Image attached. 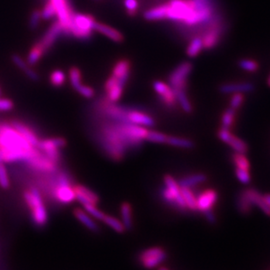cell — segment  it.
Here are the masks:
<instances>
[{"label": "cell", "instance_id": "ab89813d", "mask_svg": "<svg viewBox=\"0 0 270 270\" xmlns=\"http://www.w3.org/2000/svg\"><path fill=\"white\" fill-rule=\"evenodd\" d=\"M239 66L244 70L248 72H256L259 69V63L257 61L249 59H242L238 62Z\"/></svg>", "mask_w": 270, "mask_h": 270}, {"label": "cell", "instance_id": "b9f144b4", "mask_svg": "<svg viewBox=\"0 0 270 270\" xmlns=\"http://www.w3.org/2000/svg\"><path fill=\"white\" fill-rule=\"evenodd\" d=\"M84 208H85V211L88 212L93 218H96V219H98V220H101V221L103 220V218L105 216V212L99 210L97 208V206L86 205V206H84Z\"/></svg>", "mask_w": 270, "mask_h": 270}, {"label": "cell", "instance_id": "7a4b0ae2", "mask_svg": "<svg viewBox=\"0 0 270 270\" xmlns=\"http://www.w3.org/2000/svg\"><path fill=\"white\" fill-rule=\"evenodd\" d=\"M24 200L31 211V217L34 225L43 227L49 221V214L40 191L34 187L24 191Z\"/></svg>", "mask_w": 270, "mask_h": 270}, {"label": "cell", "instance_id": "f1b7e54d", "mask_svg": "<svg viewBox=\"0 0 270 270\" xmlns=\"http://www.w3.org/2000/svg\"><path fill=\"white\" fill-rule=\"evenodd\" d=\"M45 52L46 51L43 49V47L39 42H37L30 49L29 55H28V58H27V62L29 63V65L36 64L37 62L40 60V58L44 55Z\"/></svg>", "mask_w": 270, "mask_h": 270}, {"label": "cell", "instance_id": "8fae6325", "mask_svg": "<svg viewBox=\"0 0 270 270\" xmlns=\"http://www.w3.org/2000/svg\"><path fill=\"white\" fill-rule=\"evenodd\" d=\"M218 136L223 142L230 146L236 153H246L248 147L244 141L232 134L230 130L221 127L218 131Z\"/></svg>", "mask_w": 270, "mask_h": 270}, {"label": "cell", "instance_id": "7bdbcfd3", "mask_svg": "<svg viewBox=\"0 0 270 270\" xmlns=\"http://www.w3.org/2000/svg\"><path fill=\"white\" fill-rule=\"evenodd\" d=\"M40 13H41V19L45 20H49L54 18V17L57 16L56 9H55L54 5L50 1H49L47 4H45L44 8L40 12Z\"/></svg>", "mask_w": 270, "mask_h": 270}, {"label": "cell", "instance_id": "74e56055", "mask_svg": "<svg viewBox=\"0 0 270 270\" xmlns=\"http://www.w3.org/2000/svg\"><path fill=\"white\" fill-rule=\"evenodd\" d=\"M65 80H66V76L64 72L61 71L60 69L54 70L50 75V83L55 87L62 86L65 83Z\"/></svg>", "mask_w": 270, "mask_h": 270}, {"label": "cell", "instance_id": "ee69618b", "mask_svg": "<svg viewBox=\"0 0 270 270\" xmlns=\"http://www.w3.org/2000/svg\"><path fill=\"white\" fill-rule=\"evenodd\" d=\"M0 187L3 189H8L10 187L8 173L3 162H0Z\"/></svg>", "mask_w": 270, "mask_h": 270}, {"label": "cell", "instance_id": "ffe728a7", "mask_svg": "<svg viewBox=\"0 0 270 270\" xmlns=\"http://www.w3.org/2000/svg\"><path fill=\"white\" fill-rule=\"evenodd\" d=\"M254 90V85L252 83H237V84H226L222 85L218 90L223 94H234V93L251 92Z\"/></svg>", "mask_w": 270, "mask_h": 270}, {"label": "cell", "instance_id": "4fadbf2b", "mask_svg": "<svg viewBox=\"0 0 270 270\" xmlns=\"http://www.w3.org/2000/svg\"><path fill=\"white\" fill-rule=\"evenodd\" d=\"M153 89L157 92L159 97L164 105L169 107H173L177 104L176 94L170 85L161 81H155L153 84Z\"/></svg>", "mask_w": 270, "mask_h": 270}, {"label": "cell", "instance_id": "44dd1931", "mask_svg": "<svg viewBox=\"0 0 270 270\" xmlns=\"http://www.w3.org/2000/svg\"><path fill=\"white\" fill-rule=\"evenodd\" d=\"M10 125H12L13 128H15L27 141H29L32 147L36 148L38 142H39V139L37 137L36 134L33 133V131L30 129L28 125H25L22 122L17 120L11 121Z\"/></svg>", "mask_w": 270, "mask_h": 270}, {"label": "cell", "instance_id": "681fc988", "mask_svg": "<svg viewBox=\"0 0 270 270\" xmlns=\"http://www.w3.org/2000/svg\"><path fill=\"white\" fill-rule=\"evenodd\" d=\"M125 6L127 10V13L130 16H134L136 14L138 10V1L137 0H125Z\"/></svg>", "mask_w": 270, "mask_h": 270}, {"label": "cell", "instance_id": "ba28073f", "mask_svg": "<svg viewBox=\"0 0 270 270\" xmlns=\"http://www.w3.org/2000/svg\"><path fill=\"white\" fill-rule=\"evenodd\" d=\"M54 197L63 205H69L76 199L74 187L69 183V179L63 174L58 178L57 188L54 190Z\"/></svg>", "mask_w": 270, "mask_h": 270}, {"label": "cell", "instance_id": "f546056e", "mask_svg": "<svg viewBox=\"0 0 270 270\" xmlns=\"http://www.w3.org/2000/svg\"><path fill=\"white\" fill-rule=\"evenodd\" d=\"M181 193L182 195V198L184 199V202H185L187 209L192 210V211L198 210V202H197V198L195 197L193 192L189 188L181 187Z\"/></svg>", "mask_w": 270, "mask_h": 270}, {"label": "cell", "instance_id": "e575fe53", "mask_svg": "<svg viewBox=\"0 0 270 270\" xmlns=\"http://www.w3.org/2000/svg\"><path fill=\"white\" fill-rule=\"evenodd\" d=\"M176 97L178 103L181 105L182 110L187 113H191L193 111V107L190 103L189 98L186 95L185 90H180L176 93Z\"/></svg>", "mask_w": 270, "mask_h": 270}, {"label": "cell", "instance_id": "60d3db41", "mask_svg": "<svg viewBox=\"0 0 270 270\" xmlns=\"http://www.w3.org/2000/svg\"><path fill=\"white\" fill-rule=\"evenodd\" d=\"M123 89L124 87H122L121 85H117L113 86L112 89H110L108 91H106L107 94V98L111 102H117L120 99L121 96L123 94Z\"/></svg>", "mask_w": 270, "mask_h": 270}, {"label": "cell", "instance_id": "816d5d0a", "mask_svg": "<svg viewBox=\"0 0 270 270\" xmlns=\"http://www.w3.org/2000/svg\"><path fill=\"white\" fill-rule=\"evenodd\" d=\"M205 213V215H206V218L208 221L210 222V224H214V223H216V217H215V215H214L213 212H212V210H207V211H206V212H204Z\"/></svg>", "mask_w": 270, "mask_h": 270}, {"label": "cell", "instance_id": "d590c367", "mask_svg": "<svg viewBox=\"0 0 270 270\" xmlns=\"http://www.w3.org/2000/svg\"><path fill=\"white\" fill-rule=\"evenodd\" d=\"M235 110L232 109L229 107L228 109L226 110V112L223 113L221 118L222 127L230 130L232 125L234 124V119H235V114H236Z\"/></svg>", "mask_w": 270, "mask_h": 270}, {"label": "cell", "instance_id": "836d02e7", "mask_svg": "<svg viewBox=\"0 0 270 270\" xmlns=\"http://www.w3.org/2000/svg\"><path fill=\"white\" fill-rule=\"evenodd\" d=\"M232 160L236 166L237 169L240 170H250V163L248 159L245 156V153H235L232 155Z\"/></svg>", "mask_w": 270, "mask_h": 270}, {"label": "cell", "instance_id": "db71d44e", "mask_svg": "<svg viewBox=\"0 0 270 270\" xmlns=\"http://www.w3.org/2000/svg\"><path fill=\"white\" fill-rule=\"evenodd\" d=\"M267 84H268V86L270 88V74L269 76V78H268V81H267Z\"/></svg>", "mask_w": 270, "mask_h": 270}, {"label": "cell", "instance_id": "3957f363", "mask_svg": "<svg viewBox=\"0 0 270 270\" xmlns=\"http://www.w3.org/2000/svg\"><path fill=\"white\" fill-rule=\"evenodd\" d=\"M35 149L10 124L0 123V150L32 151Z\"/></svg>", "mask_w": 270, "mask_h": 270}, {"label": "cell", "instance_id": "30bf717a", "mask_svg": "<svg viewBox=\"0 0 270 270\" xmlns=\"http://www.w3.org/2000/svg\"><path fill=\"white\" fill-rule=\"evenodd\" d=\"M210 22L209 29L206 30L205 35L202 38L204 49H212L215 46H217L223 32L222 25L218 19L212 18Z\"/></svg>", "mask_w": 270, "mask_h": 270}, {"label": "cell", "instance_id": "ac0fdd59", "mask_svg": "<svg viewBox=\"0 0 270 270\" xmlns=\"http://www.w3.org/2000/svg\"><path fill=\"white\" fill-rule=\"evenodd\" d=\"M126 123H131L134 125H142V126H153L154 120L150 115L145 113L138 112V111H127L126 115Z\"/></svg>", "mask_w": 270, "mask_h": 270}, {"label": "cell", "instance_id": "e0dca14e", "mask_svg": "<svg viewBox=\"0 0 270 270\" xmlns=\"http://www.w3.org/2000/svg\"><path fill=\"white\" fill-rule=\"evenodd\" d=\"M218 200V193L215 190H207L202 192L198 198V210L202 212H206L207 210H211L214 204Z\"/></svg>", "mask_w": 270, "mask_h": 270}, {"label": "cell", "instance_id": "484cf974", "mask_svg": "<svg viewBox=\"0 0 270 270\" xmlns=\"http://www.w3.org/2000/svg\"><path fill=\"white\" fill-rule=\"evenodd\" d=\"M207 181V176L203 173L194 174L191 176H189L187 178H181V180L178 182L180 187L183 188H191L195 185L200 184L202 182H205Z\"/></svg>", "mask_w": 270, "mask_h": 270}, {"label": "cell", "instance_id": "9c48e42d", "mask_svg": "<svg viewBox=\"0 0 270 270\" xmlns=\"http://www.w3.org/2000/svg\"><path fill=\"white\" fill-rule=\"evenodd\" d=\"M52 3L54 7L57 12V16L58 17V21L60 22L62 28V31L66 34H69L70 23L72 19L74 12L70 8L68 0H49Z\"/></svg>", "mask_w": 270, "mask_h": 270}, {"label": "cell", "instance_id": "9a60e30c", "mask_svg": "<svg viewBox=\"0 0 270 270\" xmlns=\"http://www.w3.org/2000/svg\"><path fill=\"white\" fill-rule=\"evenodd\" d=\"M130 71H131V61L126 58H123L118 60L113 66L112 75L117 78L120 85L125 87V84L129 78Z\"/></svg>", "mask_w": 270, "mask_h": 270}, {"label": "cell", "instance_id": "bcb514c9", "mask_svg": "<svg viewBox=\"0 0 270 270\" xmlns=\"http://www.w3.org/2000/svg\"><path fill=\"white\" fill-rule=\"evenodd\" d=\"M235 175L238 178L239 181H241L242 183L247 184L251 181L250 174L248 172V170H240L236 168Z\"/></svg>", "mask_w": 270, "mask_h": 270}, {"label": "cell", "instance_id": "f5cc1de1", "mask_svg": "<svg viewBox=\"0 0 270 270\" xmlns=\"http://www.w3.org/2000/svg\"><path fill=\"white\" fill-rule=\"evenodd\" d=\"M264 198H265V200H266L267 203H268V205L270 206V194L264 195Z\"/></svg>", "mask_w": 270, "mask_h": 270}, {"label": "cell", "instance_id": "7402d4cb", "mask_svg": "<svg viewBox=\"0 0 270 270\" xmlns=\"http://www.w3.org/2000/svg\"><path fill=\"white\" fill-rule=\"evenodd\" d=\"M73 214L77 220L80 222L81 224H83L87 229H89L93 233H97L99 231V227L96 221L88 212L85 211V209L83 210L80 208H75L73 210Z\"/></svg>", "mask_w": 270, "mask_h": 270}, {"label": "cell", "instance_id": "f907efd6", "mask_svg": "<svg viewBox=\"0 0 270 270\" xmlns=\"http://www.w3.org/2000/svg\"><path fill=\"white\" fill-rule=\"evenodd\" d=\"M14 104L11 99L0 97V112H8L13 109Z\"/></svg>", "mask_w": 270, "mask_h": 270}, {"label": "cell", "instance_id": "c3c4849f", "mask_svg": "<svg viewBox=\"0 0 270 270\" xmlns=\"http://www.w3.org/2000/svg\"><path fill=\"white\" fill-rule=\"evenodd\" d=\"M77 91L82 97L85 98H92L95 96V90L87 85H81L80 87L77 90Z\"/></svg>", "mask_w": 270, "mask_h": 270}, {"label": "cell", "instance_id": "603a6c76", "mask_svg": "<svg viewBox=\"0 0 270 270\" xmlns=\"http://www.w3.org/2000/svg\"><path fill=\"white\" fill-rule=\"evenodd\" d=\"M246 196L249 198L251 203L255 206H258L260 209H262L264 213L270 216V206L268 205L264 196L261 195V193L254 189H247L245 190Z\"/></svg>", "mask_w": 270, "mask_h": 270}, {"label": "cell", "instance_id": "8992f818", "mask_svg": "<svg viewBox=\"0 0 270 270\" xmlns=\"http://www.w3.org/2000/svg\"><path fill=\"white\" fill-rule=\"evenodd\" d=\"M67 145V141L63 138H51L43 141H39L37 150H40L47 157L49 158L55 163L60 161V149Z\"/></svg>", "mask_w": 270, "mask_h": 270}, {"label": "cell", "instance_id": "277c9868", "mask_svg": "<svg viewBox=\"0 0 270 270\" xmlns=\"http://www.w3.org/2000/svg\"><path fill=\"white\" fill-rule=\"evenodd\" d=\"M96 20L91 15L75 13L73 14L69 29V34L81 39L87 40L92 35L94 24Z\"/></svg>", "mask_w": 270, "mask_h": 270}, {"label": "cell", "instance_id": "cb8c5ba5", "mask_svg": "<svg viewBox=\"0 0 270 270\" xmlns=\"http://www.w3.org/2000/svg\"><path fill=\"white\" fill-rule=\"evenodd\" d=\"M12 62L16 65L17 67H18L20 70H22V71L25 73V75L29 77V78H30L31 80H39V78H40V77H39V75H38V74L30 67V65H29V63H28L27 61H25L19 55H16V54H15V55H12Z\"/></svg>", "mask_w": 270, "mask_h": 270}, {"label": "cell", "instance_id": "2e32d148", "mask_svg": "<svg viewBox=\"0 0 270 270\" xmlns=\"http://www.w3.org/2000/svg\"><path fill=\"white\" fill-rule=\"evenodd\" d=\"M61 32H63L61 25L57 20L55 23H53L51 25V27L46 32L44 36L41 38V40L39 41V43L43 47L45 51H47L48 49H50L52 47L54 43L56 42V40H57V38L59 37Z\"/></svg>", "mask_w": 270, "mask_h": 270}, {"label": "cell", "instance_id": "4dcf8cb0", "mask_svg": "<svg viewBox=\"0 0 270 270\" xmlns=\"http://www.w3.org/2000/svg\"><path fill=\"white\" fill-rule=\"evenodd\" d=\"M167 144L177 148H181V149H186V150H190L193 149V141L186 138L174 137V136H168L167 140Z\"/></svg>", "mask_w": 270, "mask_h": 270}, {"label": "cell", "instance_id": "d4e9b609", "mask_svg": "<svg viewBox=\"0 0 270 270\" xmlns=\"http://www.w3.org/2000/svg\"><path fill=\"white\" fill-rule=\"evenodd\" d=\"M120 215L122 223L125 230H131L133 228V207L128 202H123L120 206Z\"/></svg>", "mask_w": 270, "mask_h": 270}, {"label": "cell", "instance_id": "7c38bea8", "mask_svg": "<svg viewBox=\"0 0 270 270\" xmlns=\"http://www.w3.org/2000/svg\"><path fill=\"white\" fill-rule=\"evenodd\" d=\"M28 162L32 168L37 170H40V171L53 172L57 170V163L51 161L49 158L47 157L39 150H37L36 153L29 159Z\"/></svg>", "mask_w": 270, "mask_h": 270}, {"label": "cell", "instance_id": "6da1fadb", "mask_svg": "<svg viewBox=\"0 0 270 270\" xmlns=\"http://www.w3.org/2000/svg\"><path fill=\"white\" fill-rule=\"evenodd\" d=\"M167 6L166 19L188 26L209 22L213 18V11H198L192 0H170Z\"/></svg>", "mask_w": 270, "mask_h": 270}, {"label": "cell", "instance_id": "11a10c76", "mask_svg": "<svg viewBox=\"0 0 270 270\" xmlns=\"http://www.w3.org/2000/svg\"><path fill=\"white\" fill-rule=\"evenodd\" d=\"M159 270H169L168 269H166V268H164V267H161L160 269H159Z\"/></svg>", "mask_w": 270, "mask_h": 270}, {"label": "cell", "instance_id": "8d00e7d4", "mask_svg": "<svg viewBox=\"0 0 270 270\" xmlns=\"http://www.w3.org/2000/svg\"><path fill=\"white\" fill-rule=\"evenodd\" d=\"M69 79H70V83L72 85L73 88L77 90L82 84V74H81L80 69H78L77 67H72L69 69Z\"/></svg>", "mask_w": 270, "mask_h": 270}, {"label": "cell", "instance_id": "1f68e13d", "mask_svg": "<svg viewBox=\"0 0 270 270\" xmlns=\"http://www.w3.org/2000/svg\"><path fill=\"white\" fill-rule=\"evenodd\" d=\"M102 221L104 222L106 226H109L110 228H112L113 231H115L118 234H123L126 231L122 221L119 220L115 217L111 216V215L105 214V216Z\"/></svg>", "mask_w": 270, "mask_h": 270}, {"label": "cell", "instance_id": "5bb4252c", "mask_svg": "<svg viewBox=\"0 0 270 270\" xmlns=\"http://www.w3.org/2000/svg\"><path fill=\"white\" fill-rule=\"evenodd\" d=\"M74 190L76 193V199H77L83 206H86V205L97 206V204L99 203V198L97 194L86 186L77 184L74 186Z\"/></svg>", "mask_w": 270, "mask_h": 270}, {"label": "cell", "instance_id": "5b68a950", "mask_svg": "<svg viewBox=\"0 0 270 270\" xmlns=\"http://www.w3.org/2000/svg\"><path fill=\"white\" fill-rule=\"evenodd\" d=\"M168 254L161 246H153L142 251L139 255V261L143 268L153 270L164 262Z\"/></svg>", "mask_w": 270, "mask_h": 270}, {"label": "cell", "instance_id": "52a82bcc", "mask_svg": "<svg viewBox=\"0 0 270 270\" xmlns=\"http://www.w3.org/2000/svg\"><path fill=\"white\" fill-rule=\"evenodd\" d=\"M191 70H192V64L189 61H184V62H181V64L178 65L173 72L170 74L169 77V84L175 94L178 91L185 90L187 86V79L190 76Z\"/></svg>", "mask_w": 270, "mask_h": 270}, {"label": "cell", "instance_id": "f6af8a7d", "mask_svg": "<svg viewBox=\"0 0 270 270\" xmlns=\"http://www.w3.org/2000/svg\"><path fill=\"white\" fill-rule=\"evenodd\" d=\"M244 100H245V97H244L243 93H234V95L231 97V108L235 110V111H238L241 107Z\"/></svg>", "mask_w": 270, "mask_h": 270}, {"label": "cell", "instance_id": "7dc6e473", "mask_svg": "<svg viewBox=\"0 0 270 270\" xmlns=\"http://www.w3.org/2000/svg\"><path fill=\"white\" fill-rule=\"evenodd\" d=\"M41 20V13L39 10H35L31 13V16L29 19V27L31 29H35L40 24Z\"/></svg>", "mask_w": 270, "mask_h": 270}, {"label": "cell", "instance_id": "f35d334b", "mask_svg": "<svg viewBox=\"0 0 270 270\" xmlns=\"http://www.w3.org/2000/svg\"><path fill=\"white\" fill-rule=\"evenodd\" d=\"M146 140L150 141V142H153V143L162 144V143H167L168 135H166L165 133L149 130V133H148V135L146 137Z\"/></svg>", "mask_w": 270, "mask_h": 270}, {"label": "cell", "instance_id": "83f0119b", "mask_svg": "<svg viewBox=\"0 0 270 270\" xmlns=\"http://www.w3.org/2000/svg\"><path fill=\"white\" fill-rule=\"evenodd\" d=\"M252 205L253 204L246 196L245 190L240 191L237 198V207H238L239 211L244 215L250 213L252 211Z\"/></svg>", "mask_w": 270, "mask_h": 270}, {"label": "cell", "instance_id": "d6986e66", "mask_svg": "<svg viewBox=\"0 0 270 270\" xmlns=\"http://www.w3.org/2000/svg\"><path fill=\"white\" fill-rule=\"evenodd\" d=\"M94 30L104 34L105 36L109 38L110 40H113L114 42H117V43H121L125 40L124 35L120 32H119L117 29H113L108 25L103 24V23L97 22V21H96L94 24Z\"/></svg>", "mask_w": 270, "mask_h": 270}, {"label": "cell", "instance_id": "d6a6232c", "mask_svg": "<svg viewBox=\"0 0 270 270\" xmlns=\"http://www.w3.org/2000/svg\"><path fill=\"white\" fill-rule=\"evenodd\" d=\"M203 49H204V46H203L202 38L196 37L190 41V44L186 49V54L190 58H194V57H198Z\"/></svg>", "mask_w": 270, "mask_h": 270}, {"label": "cell", "instance_id": "9f6ffc18", "mask_svg": "<svg viewBox=\"0 0 270 270\" xmlns=\"http://www.w3.org/2000/svg\"><path fill=\"white\" fill-rule=\"evenodd\" d=\"M0 95H1V89H0Z\"/></svg>", "mask_w": 270, "mask_h": 270}, {"label": "cell", "instance_id": "4316f807", "mask_svg": "<svg viewBox=\"0 0 270 270\" xmlns=\"http://www.w3.org/2000/svg\"><path fill=\"white\" fill-rule=\"evenodd\" d=\"M167 4H161V5H158L154 8L150 9L148 10L147 12L144 13V18L147 20H150V21H153V20H161L166 19L167 16Z\"/></svg>", "mask_w": 270, "mask_h": 270}]
</instances>
